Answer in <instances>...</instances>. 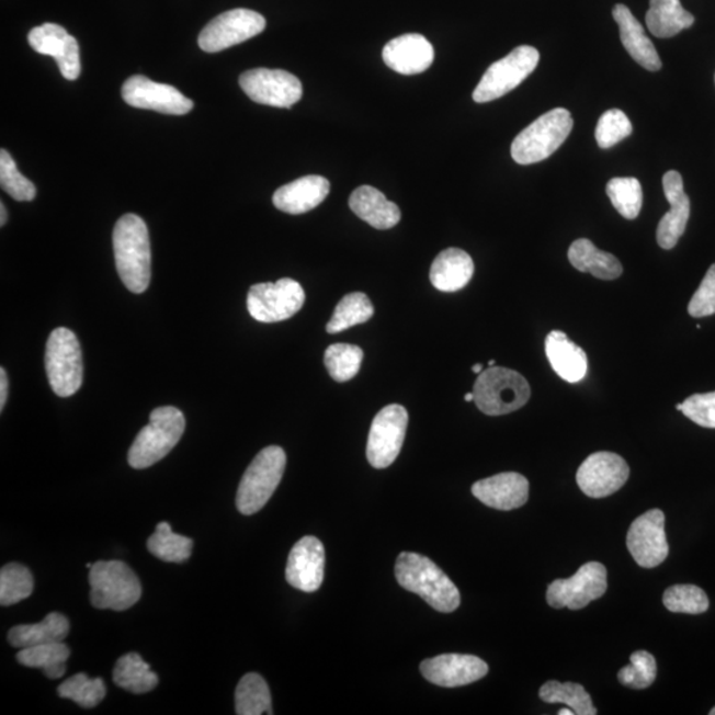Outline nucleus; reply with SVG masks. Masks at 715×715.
Instances as JSON below:
<instances>
[{
    "mask_svg": "<svg viewBox=\"0 0 715 715\" xmlns=\"http://www.w3.org/2000/svg\"><path fill=\"white\" fill-rule=\"evenodd\" d=\"M114 259L118 276L136 295L149 288L151 248L148 226L134 214L124 215L113 232Z\"/></svg>",
    "mask_w": 715,
    "mask_h": 715,
    "instance_id": "1",
    "label": "nucleus"
},
{
    "mask_svg": "<svg viewBox=\"0 0 715 715\" xmlns=\"http://www.w3.org/2000/svg\"><path fill=\"white\" fill-rule=\"evenodd\" d=\"M395 576L404 589L423 598L433 610L450 614L458 609L462 598L455 583L430 558L417 553H401Z\"/></svg>",
    "mask_w": 715,
    "mask_h": 715,
    "instance_id": "2",
    "label": "nucleus"
},
{
    "mask_svg": "<svg viewBox=\"0 0 715 715\" xmlns=\"http://www.w3.org/2000/svg\"><path fill=\"white\" fill-rule=\"evenodd\" d=\"M186 420L175 407H159L150 415L149 424L138 433L129 451L134 469H146L161 462L181 440Z\"/></svg>",
    "mask_w": 715,
    "mask_h": 715,
    "instance_id": "3",
    "label": "nucleus"
},
{
    "mask_svg": "<svg viewBox=\"0 0 715 715\" xmlns=\"http://www.w3.org/2000/svg\"><path fill=\"white\" fill-rule=\"evenodd\" d=\"M570 112L557 107L536 118L515 137L512 157L519 164H533L553 156L572 130Z\"/></svg>",
    "mask_w": 715,
    "mask_h": 715,
    "instance_id": "4",
    "label": "nucleus"
},
{
    "mask_svg": "<svg viewBox=\"0 0 715 715\" xmlns=\"http://www.w3.org/2000/svg\"><path fill=\"white\" fill-rule=\"evenodd\" d=\"M286 455L277 445L266 446L258 453L242 476L236 506L245 515L260 512L283 480Z\"/></svg>",
    "mask_w": 715,
    "mask_h": 715,
    "instance_id": "5",
    "label": "nucleus"
},
{
    "mask_svg": "<svg viewBox=\"0 0 715 715\" xmlns=\"http://www.w3.org/2000/svg\"><path fill=\"white\" fill-rule=\"evenodd\" d=\"M478 410L489 417L519 411L530 399L529 383L520 373L491 366L478 376L474 387Z\"/></svg>",
    "mask_w": 715,
    "mask_h": 715,
    "instance_id": "6",
    "label": "nucleus"
},
{
    "mask_svg": "<svg viewBox=\"0 0 715 715\" xmlns=\"http://www.w3.org/2000/svg\"><path fill=\"white\" fill-rule=\"evenodd\" d=\"M91 602L95 609L125 611L143 595L136 572L120 560L95 561L89 572Z\"/></svg>",
    "mask_w": 715,
    "mask_h": 715,
    "instance_id": "7",
    "label": "nucleus"
},
{
    "mask_svg": "<svg viewBox=\"0 0 715 715\" xmlns=\"http://www.w3.org/2000/svg\"><path fill=\"white\" fill-rule=\"evenodd\" d=\"M46 372L57 397L68 398L82 385V355L72 330L57 328L50 333L46 349Z\"/></svg>",
    "mask_w": 715,
    "mask_h": 715,
    "instance_id": "8",
    "label": "nucleus"
},
{
    "mask_svg": "<svg viewBox=\"0 0 715 715\" xmlns=\"http://www.w3.org/2000/svg\"><path fill=\"white\" fill-rule=\"evenodd\" d=\"M540 63V53L534 47H517L503 59L487 69L474 92L478 104L501 99L512 92L534 72Z\"/></svg>",
    "mask_w": 715,
    "mask_h": 715,
    "instance_id": "9",
    "label": "nucleus"
},
{
    "mask_svg": "<svg viewBox=\"0 0 715 715\" xmlns=\"http://www.w3.org/2000/svg\"><path fill=\"white\" fill-rule=\"evenodd\" d=\"M304 303L303 286L292 279L253 285L247 297L249 315L264 324L290 319L302 310Z\"/></svg>",
    "mask_w": 715,
    "mask_h": 715,
    "instance_id": "10",
    "label": "nucleus"
},
{
    "mask_svg": "<svg viewBox=\"0 0 715 715\" xmlns=\"http://www.w3.org/2000/svg\"><path fill=\"white\" fill-rule=\"evenodd\" d=\"M239 84L254 102L261 105L290 110L303 98V84L295 75L283 69L257 68L247 70Z\"/></svg>",
    "mask_w": 715,
    "mask_h": 715,
    "instance_id": "11",
    "label": "nucleus"
},
{
    "mask_svg": "<svg viewBox=\"0 0 715 715\" xmlns=\"http://www.w3.org/2000/svg\"><path fill=\"white\" fill-rule=\"evenodd\" d=\"M265 25L264 16L257 11L236 9L223 12L203 29L197 43L206 53H220L252 39L265 30Z\"/></svg>",
    "mask_w": 715,
    "mask_h": 715,
    "instance_id": "12",
    "label": "nucleus"
},
{
    "mask_svg": "<svg viewBox=\"0 0 715 715\" xmlns=\"http://www.w3.org/2000/svg\"><path fill=\"white\" fill-rule=\"evenodd\" d=\"M408 425L404 406L389 405L373 420L367 440V459L376 469H385L399 456Z\"/></svg>",
    "mask_w": 715,
    "mask_h": 715,
    "instance_id": "13",
    "label": "nucleus"
},
{
    "mask_svg": "<svg viewBox=\"0 0 715 715\" xmlns=\"http://www.w3.org/2000/svg\"><path fill=\"white\" fill-rule=\"evenodd\" d=\"M606 591V568L599 561H589L576 576L554 580L547 589V603L553 609L582 610Z\"/></svg>",
    "mask_w": 715,
    "mask_h": 715,
    "instance_id": "14",
    "label": "nucleus"
},
{
    "mask_svg": "<svg viewBox=\"0 0 715 715\" xmlns=\"http://www.w3.org/2000/svg\"><path fill=\"white\" fill-rule=\"evenodd\" d=\"M627 547L636 564L644 568L660 566L668 558L666 515L659 509L638 517L628 530Z\"/></svg>",
    "mask_w": 715,
    "mask_h": 715,
    "instance_id": "15",
    "label": "nucleus"
},
{
    "mask_svg": "<svg viewBox=\"0 0 715 715\" xmlns=\"http://www.w3.org/2000/svg\"><path fill=\"white\" fill-rule=\"evenodd\" d=\"M628 477L629 467L622 456L612 452H597L580 465L577 483L586 496L604 498L621 490Z\"/></svg>",
    "mask_w": 715,
    "mask_h": 715,
    "instance_id": "16",
    "label": "nucleus"
},
{
    "mask_svg": "<svg viewBox=\"0 0 715 715\" xmlns=\"http://www.w3.org/2000/svg\"><path fill=\"white\" fill-rule=\"evenodd\" d=\"M126 104L138 110L155 111L172 116H183L194 107V102L168 84H159L145 76H133L123 87Z\"/></svg>",
    "mask_w": 715,
    "mask_h": 715,
    "instance_id": "17",
    "label": "nucleus"
},
{
    "mask_svg": "<svg viewBox=\"0 0 715 715\" xmlns=\"http://www.w3.org/2000/svg\"><path fill=\"white\" fill-rule=\"evenodd\" d=\"M29 43L37 54L54 57L67 80H78L81 73L80 46L59 24L46 23L31 30Z\"/></svg>",
    "mask_w": 715,
    "mask_h": 715,
    "instance_id": "18",
    "label": "nucleus"
},
{
    "mask_svg": "<svg viewBox=\"0 0 715 715\" xmlns=\"http://www.w3.org/2000/svg\"><path fill=\"white\" fill-rule=\"evenodd\" d=\"M424 679L438 686L457 688L474 684L489 672L488 663L472 655H440L420 663Z\"/></svg>",
    "mask_w": 715,
    "mask_h": 715,
    "instance_id": "19",
    "label": "nucleus"
},
{
    "mask_svg": "<svg viewBox=\"0 0 715 715\" xmlns=\"http://www.w3.org/2000/svg\"><path fill=\"white\" fill-rule=\"evenodd\" d=\"M325 574V548L316 536H304L293 546L285 578L295 589L315 592L321 587Z\"/></svg>",
    "mask_w": 715,
    "mask_h": 715,
    "instance_id": "20",
    "label": "nucleus"
},
{
    "mask_svg": "<svg viewBox=\"0 0 715 715\" xmlns=\"http://www.w3.org/2000/svg\"><path fill=\"white\" fill-rule=\"evenodd\" d=\"M662 188L670 211L662 216L657 227V242L662 249H672L685 232L691 216V201L685 194L684 181L680 172L668 171L662 178Z\"/></svg>",
    "mask_w": 715,
    "mask_h": 715,
    "instance_id": "21",
    "label": "nucleus"
},
{
    "mask_svg": "<svg viewBox=\"0 0 715 715\" xmlns=\"http://www.w3.org/2000/svg\"><path fill=\"white\" fill-rule=\"evenodd\" d=\"M382 55L386 66L400 75L423 73L435 59L432 44L419 34L395 37L386 44Z\"/></svg>",
    "mask_w": 715,
    "mask_h": 715,
    "instance_id": "22",
    "label": "nucleus"
},
{
    "mask_svg": "<svg viewBox=\"0 0 715 715\" xmlns=\"http://www.w3.org/2000/svg\"><path fill=\"white\" fill-rule=\"evenodd\" d=\"M472 493L484 506L497 510L519 509L529 500V481L515 472L496 475L477 481Z\"/></svg>",
    "mask_w": 715,
    "mask_h": 715,
    "instance_id": "23",
    "label": "nucleus"
},
{
    "mask_svg": "<svg viewBox=\"0 0 715 715\" xmlns=\"http://www.w3.org/2000/svg\"><path fill=\"white\" fill-rule=\"evenodd\" d=\"M329 193L330 182L327 178L308 175L280 188L273 195V204L283 213L299 215L318 207Z\"/></svg>",
    "mask_w": 715,
    "mask_h": 715,
    "instance_id": "24",
    "label": "nucleus"
},
{
    "mask_svg": "<svg viewBox=\"0 0 715 715\" xmlns=\"http://www.w3.org/2000/svg\"><path fill=\"white\" fill-rule=\"evenodd\" d=\"M615 22L621 30V41L627 53L643 68L657 72L661 69V60L654 43L646 35L640 22L632 14L627 5L616 4L612 11Z\"/></svg>",
    "mask_w": 715,
    "mask_h": 715,
    "instance_id": "25",
    "label": "nucleus"
},
{
    "mask_svg": "<svg viewBox=\"0 0 715 715\" xmlns=\"http://www.w3.org/2000/svg\"><path fill=\"white\" fill-rule=\"evenodd\" d=\"M474 273L475 264L469 254L463 249L449 248L433 261L430 280L440 292L452 293L465 288Z\"/></svg>",
    "mask_w": 715,
    "mask_h": 715,
    "instance_id": "26",
    "label": "nucleus"
},
{
    "mask_svg": "<svg viewBox=\"0 0 715 715\" xmlns=\"http://www.w3.org/2000/svg\"><path fill=\"white\" fill-rule=\"evenodd\" d=\"M351 211L376 229H389L398 225L400 209L394 202L372 186L358 188L349 200Z\"/></svg>",
    "mask_w": 715,
    "mask_h": 715,
    "instance_id": "27",
    "label": "nucleus"
},
{
    "mask_svg": "<svg viewBox=\"0 0 715 715\" xmlns=\"http://www.w3.org/2000/svg\"><path fill=\"white\" fill-rule=\"evenodd\" d=\"M546 355L561 379L577 383L587 374V355L582 348L568 340L564 331L554 330L546 338Z\"/></svg>",
    "mask_w": 715,
    "mask_h": 715,
    "instance_id": "28",
    "label": "nucleus"
},
{
    "mask_svg": "<svg viewBox=\"0 0 715 715\" xmlns=\"http://www.w3.org/2000/svg\"><path fill=\"white\" fill-rule=\"evenodd\" d=\"M568 260L579 272L591 273L600 280H615L623 273L621 261L614 254L600 251L587 239L572 242L568 249Z\"/></svg>",
    "mask_w": 715,
    "mask_h": 715,
    "instance_id": "29",
    "label": "nucleus"
},
{
    "mask_svg": "<svg viewBox=\"0 0 715 715\" xmlns=\"http://www.w3.org/2000/svg\"><path fill=\"white\" fill-rule=\"evenodd\" d=\"M69 629L68 618L53 612L41 623L16 625L9 632V642L19 649L43 646L66 640Z\"/></svg>",
    "mask_w": 715,
    "mask_h": 715,
    "instance_id": "30",
    "label": "nucleus"
},
{
    "mask_svg": "<svg viewBox=\"0 0 715 715\" xmlns=\"http://www.w3.org/2000/svg\"><path fill=\"white\" fill-rule=\"evenodd\" d=\"M646 21L650 34L668 39L691 29L694 16L682 9L680 0H650Z\"/></svg>",
    "mask_w": 715,
    "mask_h": 715,
    "instance_id": "31",
    "label": "nucleus"
},
{
    "mask_svg": "<svg viewBox=\"0 0 715 715\" xmlns=\"http://www.w3.org/2000/svg\"><path fill=\"white\" fill-rule=\"evenodd\" d=\"M113 681L120 688L134 694L149 693L158 685V676L138 654L120 657L113 670Z\"/></svg>",
    "mask_w": 715,
    "mask_h": 715,
    "instance_id": "32",
    "label": "nucleus"
},
{
    "mask_svg": "<svg viewBox=\"0 0 715 715\" xmlns=\"http://www.w3.org/2000/svg\"><path fill=\"white\" fill-rule=\"evenodd\" d=\"M69 656L68 646L59 642L23 648L16 655V659L22 666L42 669L48 679L56 680L66 674Z\"/></svg>",
    "mask_w": 715,
    "mask_h": 715,
    "instance_id": "33",
    "label": "nucleus"
},
{
    "mask_svg": "<svg viewBox=\"0 0 715 715\" xmlns=\"http://www.w3.org/2000/svg\"><path fill=\"white\" fill-rule=\"evenodd\" d=\"M236 714H273L270 688L258 673H248L239 682L235 694Z\"/></svg>",
    "mask_w": 715,
    "mask_h": 715,
    "instance_id": "34",
    "label": "nucleus"
},
{
    "mask_svg": "<svg viewBox=\"0 0 715 715\" xmlns=\"http://www.w3.org/2000/svg\"><path fill=\"white\" fill-rule=\"evenodd\" d=\"M194 542L188 536L172 532L170 523H158L156 533L148 541L149 552L169 564H183L193 553Z\"/></svg>",
    "mask_w": 715,
    "mask_h": 715,
    "instance_id": "35",
    "label": "nucleus"
},
{
    "mask_svg": "<svg viewBox=\"0 0 715 715\" xmlns=\"http://www.w3.org/2000/svg\"><path fill=\"white\" fill-rule=\"evenodd\" d=\"M540 697L547 704H565L578 715L598 714L591 695L576 682L548 681L540 689Z\"/></svg>",
    "mask_w": 715,
    "mask_h": 715,
    "instance_id": "36",
    "label": "nucleus"
},
{
    "mask_svg": "<svg viewBox=\"0 0 715 715\" xmlns=\"http://www.w3.org/2000/svg\"><path fill=\"white\" fill-rule=\"evenodd\" d=\"M374 316V306L365 293H350L337 305L333 317L328 322V333L341 331L365 324Z\"/></svg>",
    "mask_w": 715,
    "mask_h": 715,
    "instance_id": "37",
    "label": "nucleus"
},
{
    "mask_svg": "<svg viewBox=\"0 0 715 715\" xmlns=\"http://www.w3.org/2000/svg\"><path fill=\"white\" fill-rule=\"evenodd\" d=\"M606 195L623 218L634 220L643 207V189L636 178H614L606 183Z\"/></svg>",
    "mask_w": 715,
    "mask_h": 715,
    "instance_id": "38",
    "label": "nucleus"
},
{
    "mask_svg": "<svg viewBox=\"0 0 715 715\" xmlns=\"http://www.w3.org/2000/svg\"><path fill=\"white\" fill-rule=\"evenodd\" d=\"M362 361L363 351L354 344L336 343L325 351V366L336 382L353 379L360 373Z\"/></svg>",
    "mask_w": 715,
    "mask_h": 715,
    "instance_id": "39",
    "label": "nucleus"
},
{
    "mask_svg": "<svg viewBox=\"0 0 715 715\" xmlns=\"http://www.w3.org/2000/svg\"><path fill=\"white\" fill-rule=\"evenodd\" d=\"M34 578L27 567L19 564L5 565L0 571V604H16L31 597Z\"/></svg>",
    "mask_w": 715,
    "mask_h": 715,
    "instance_id": "40",
    "label": "nucleus"
},
{
    "mask_svg": "<svg viewBox=\"0 0 715 715\" xmlns=\"http://www.w3.org/2000/svg\"><path fill=\"white\" fill-rule=\"evenodd\" d=\"M61 699L76 702L81 707L98 706L105 699L106 688L101 679H89L86 673H78L63 682L57 689Z\"/></svg>",
    "mask_w": 715,
    "mask_h": 715,
    "instance_id": "41",
    "label": "nucleus"
},
{
    "mask_svg": "<svg viewBox=\"0 0 715 715\" xmlns=\"http://www.w3.org/2000/svg\"><path fill=\"white\" fill-rule=\"evenodd\" d=\"M663 605L676 614L699 615L708 609V598L704 590L693 585L669 587L663 593Z\"/></svg>",
    "mask_w": 715,
    "mask_h": 715,
    "instance_id": "42",
    "label": "nucleus"
},
{
    "mask_svg": "<svg viewBox=\"0 0 715 715\" xmlns=\"http://www.w3.org/2000/svg\"><path fill=\"white\" fill-rule=\"evenodd\" d=\"M0 184L10 196L18 202H31L35 200V184L25 178L9 155V151H0Z\"/></svg>",
    "mask_w": 715,
    "mask_h": 715,
    "instance_id": "43",
    "label": "nucleus"
},
{
    "mask_svg": "<svg viewBox=\"0 0 715 715\" xmlns=\"http://www.w3.org/2000/svg\"><path fill=\"white\" fill-rule=\"evenodd\" d=\"M657 676L655 657L647 650H637L632 654L631 663L621 669L617 679L621 684L631 689H647L654 684Z\"/></svg>",
    "mask_w": 715,
    "mask_h": 715,
    "instance_id": "44",
    "label": "nucleus"
},
{
    "mask_svg": "<svg viewBox=\"0 0 715 715\" xmlns=\"http://www.w3.org/2000/svg\"><path fill=\"white\" fill-rule=\"evenodd\" d=\"M634 132L627 114L618 110L606 111L598 121L597 143L602 149H610Z\"/></svg>",
    "mask_w": 715,
    "mask_h": 715,
    "instance_id": "45",
    "label": "nucleus"
},
{
    "mask_svg": "<svg viewBox=\"0 0 715 715\" xmlns=\"http://www.w3.org/2000/svg\"><path fill=\"white\" fill-rule=\"evenodd\" d=\"M681 412L695 424L715 428V391L692 395L682 404Z\"/></svg>",
    "mask_w": 715,
    "mask_h": 715,
    "instance_id": "46",
    "label": "nucleus"
},
{
    "mask_svg": "<svg viewBox=\"0 0 715 715\" xmlns=\"http://www.w3.org/2000/svg\"><path fill=\"white\" fill-rule=\"evenodd\" d=\"M688 311L694 318L715 315V264L708 268L700 288L689 303Z\"/></svg>",
    "mask_w": 715,
    "mask_h": 715,
    "instance_id": "47",
    "label": "nucleus"
},
{
    "mask_svg": "<svg viewBox=\"0 0 715 715\" xmlns=\"http://www.w3.org/2000/svg\"><path fill=\"white\" fill-rule=\"evenodd\" d=\"M9 395V379L5 370L0 368V410H3Z\"/></svg>",
    "mask_w": 715,
    "mask_h": 715,
    "instance_id": "48",
    "label": "nucleus"
},
{
    "mask_svg": "<svg viewBox=\"0 0 715 715\" xmlns=\"http://www.w3.org/2000/svg\"><path fill=\"white\" fill-rule=\"evenodd\" d=\"M8 222V209H5L4 203L0 204V226H4Z\"/></svg>",
    "mask_w": 715,
    "mask_h": 715,
    "instance_id": "49",
    "label": "nucleus"
},
{
    "mask_svg": "<svg viewBox=\"0 0 715 715\" xmlns=\"http://www.w3.org/2000/svg\"><path fill=\"white\" fill-rule=\"evenodd\" d=\"M481 363H477L474 367H472V372L475 374H481L484 372Z\"/></svg>",
    "mask_w": 715,
    "mask_h": 715,
    "instance_id": "50",
    "label": "nucleus"
},
{
    "mask_svg": "<svg viewBox=\"0 0 715 715\" xmlns=\"http://www.w3.org/2000/svg\"><path fill=\"white\" fill-rule=\"evenodd\" d=\"M558 714H559V715H574V714H576V713H574V712L571 711V708H561V711H559Z\"/></svg>",
    "mask_w": 715,
    "mask_h": 715,
    "instance_id": "51",
    "label": "nucleus"
},
{
    "mask_svg": "<svg viewBox=\"0 0 715 715\" xmlns=\"http://www.w3.org/2000/svg\"><path fill=\"white\" fill-rule=\"evenodd\" d=\"M474 400H475V394L474 393H469V394L465 395V401H474Z\"/></svg>",
    "mask_w": 715,
    "mask_h": 715,
    "instance_id": "52",
    "label": "nucleus"
},
{
    "mask_svg": "<svg viewBox=\"0 0 715 715\" xmlns=\"http://www.w3.org/2000/svg\"><path fill=\"white\" fill-rule=\"evenodd\" d=\"M491 366H496V362H495V361H489V367H491Z\"/></svg>",
    "mask_w": 715,
    "mask_h": 715,
    "instance_id": "53",
    "label": "nucleus"
},
{
    "mask_svg": "<svg viewBox=\"0 0 715 715\" xmlns=\"http://www.w3.org/2000/svg\"><path fill=\"white\" fill-rule=\"evenodd\" d=\"M712 715H715V707H713V711H711Z\"/></svg>",
    "mask_w": 715,
    "mask_h": 715,
    "instance_id": "54",
    "label": "nucleus"
}]
</instances>
